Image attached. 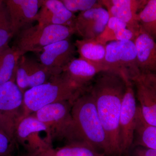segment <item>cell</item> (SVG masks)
I'll list each match as a JSON object with an SVG mask.
<instances>
[{
    "label": "cell",
    "instance_id": "obj_29",
    "mask_svg": "<svg viewBox=\"0 0 156 156\" xmlns=\"http://www.w3.org/2000/svg\"><path fill=\"white\" fill-rule=\"evenodd\" d=\"M9 156H29L28 155H24V156H23V155H17V156H15L14 155V154H13Z\"/></svg>",
    "mask_w": 156,
    "mask_h": 156
},
{
    "label": "cell",
    "instance_id": "obj_27",
    "mask_svg": "<svg viewBox=\"0 0 156 156\" xmlns=\"http://www.w3.org/2000/svg\"><path fill=\"white\" fill-rule=\"evenodd\" d=\"M17 145L8 135L0 130V156H9L13 154Z\"/></svg>",
    "mask_w": 156,
    "mask_h": 156
},
{
    "label": "cell",
    "instance_id": "obj_6",
    "mask_svg": "<svg viewBox=\"0 0 156 156\" xmlns=\"http://www.w3.org/2000/svg\"><path fill=\"white\" fill-rule=\"evenodd\" d=\"M14 140L16 144L23 147L29 156L53 147L50 130L32 115L20 117L15 126Z\"/></svg>",
    "mask_w": 156,
    "mask_h": 156
},
{
    "label": "cell",
    "instance_id": "obj_20",
    "mask_svg": "<svg viewBox=\"0 0 156 156\" xmlns=\"http://www.w3.org/2000/svg\"><path fill=\"white\" fill-rule=\"evenodd\" d=\"M136 34L128 28L127 25L119 19L110 17L106 27L102 34L95 39L98 42L106 45L115 41H134Z\"/></svg>",
    "mask_w": 156,
    "mask_h": 156
},
{
    "label": "cell",
    "instance_id": "obj_24",
    "mask_svg": "<svg viewBox=\"0 0 156 156\" xmlns=\"http://www.w3.org/2000/svg\"><path fill=\"white\" fill-rule=\"evenodd\" d=\"M138 18L140 29L156 40V0L147 1Z\"/></svg>",
    "mask_w": 156,
    "mask_h": 156
},
{
    "label": "cell",
    "instance_id": "obj_12",
    "mask_svg": "<svg viewBox=\"0 0 156 156\" xmlns=\"http://www.w3.org/2000/svg\"><path fill=\"white\" fill-rule=\"evenodd\" d=\"M76 49L70 40L58 41L44 48L38 53L39 62L48 68L54 76L60 74L63 69L75 58Z\"/></svg>",
    "mask_w": 156,
    "mask_h": 156
},
{
    "label": "cell",
    "instance_id": "obj_11",
    "mask_svg": "<svg viewBox=\"0 0 156 156\" xmlns=\"http://www.w3.org/2000/svg\"><path fill=\"white\" fill-rule=\"evenodd\" d=\"M53 76L39 61L23 55L18 61L15 83L23 94L28 89L47 83Z\"/></svg>",
    "mask_w": 156,
    "mask_h": 156
},
{
    "label": "cell",
    "instance_id": "obj_3",
    "mask_svg": "<svg viewBox=\"0 0 156 156\" xmlns=\"http://www.w3.org/2000/svg\"><path fill=\"white\" fill-rule=\"evenodd\" d=\"M87 90L76 87L62 73L53 76L47 83L24 92L21 117L29 115L51 104L62 101L73 102Z\"/></svg>",
    "mask_w": 156,
    "mask_h": 156
},
{
    "label": "cell",
    "instance_id": "obj_28",
    "mask_svg": "<svg viewBox=\"0 0 156 156\" xmlns=\"http://www.w3.org/2000/svg\"><path fill=\"white\" fill-rule=\"evenodd\" d=\"M132 148L126 156H156V151L154 150L141 146Z\"/></svg>",
    "mask_w": 156,
    "mask_h": 156
},
{
    "label": "cell",
    "instance_id": "obj_17",
    "mask_svg": "<svg viewBox=\"0 0 156 156\" xmlns=\"http://www.w3.org/2000/svg\"><path fill=\"white\" fill-rule=\"evenodd\" d=\"M104 71L106 70L104 68L79 57L73 59L63 69L62 73L76 87L86 90L90 82Z\"/></svg>",
    "mask_w": 156,
    "mask_h": 156
},
{
    "label": "cell",
    "instance_id": "obj_10",
    "mask_svg": "<svg viewBox=\"0 0 156 156\" xmlns=\"http://www.w3.org/2000/svg\"><path fill=\"white\" fill-rule=\"evenodd\" d=\"M131 80L136 88L143 118L148 124L156 127V74L140 73Z\"/></svg>",
    "mask_w": 156,
    "mask_h": 156
},
{
    "label": "cell",
    "instance_id": "obj_21",
    "mask_svg": "<svg viewBox=\"0 0 156 156\" xmlns=\"http://www.w3.org/2000/svg\"><path fill=\"white\" fill-rule=\"evenodd\" d=\"M34 156H107L86 143L76 142L66 144L61 147L50 148Z\"/></svg>",
    "mask_w": 156,
    "mask_h": 156
},
{
    "label": "cell",
    "instance_id": "obj_4",
    "mask_svg": "<svg viewBox=\"0 0 156 156\" xmlns=\"http://www.w3.org/2000/svg\"><path fill=\"white\" fill-rule=\"evenodd\" d=\"M73 102L62 101L51 104L31 114L47 126L53 142L56 140L64 141L68 144L83 142L72 114Z\"/></svg>",
    "mask_w": 156,
    "mask_h": 156
},
{
    "label": "cell",
    "instance_id": "obj_1",
    "mask_svg": "<svg viewBox=\"0 0 156 156\" xmlns=\"http://www.w3.org/2000/svg\"><path fill=\"white\" fill-rule=\"evenodd\" d=\"M89 88L107 136L112 156H122L119 136V119L126 81L121 75L104 71L95 78Z\"/></svg>",
    "mask_w": 156,
    "mask_h": 156
},
{
    "label": "cell",
    "instance_id": "obj_9",
    "mask_svg": "<svg viewBox=\"0 0 156 156\" xmlns=\"http://www.w3.org/2000/svg\"><path fill=\"white\" fill-rule=\"evenodd\" d=\"M126 84L119 119L120 145L122 156H126L133 147L138 107L132 81H126Z\"/></svg>",
    "mask_w": 156,
    "mask_h": 156
},
{
    "label": "cell",
    "instance_id": "obj_8",
    "mask_svg": "<svg viewBox=\"0 0 156 156\" xmlns=\"http://www.w3.org/2000/svg\"><path fill=\"white\" fill-rule=\"evenodd\" d=\"M23 99V93L14 81L0 85V130L14 142V129L22 116Z\"/></svg>",
    "mask_w": 156,
    "mask_h": 156
},
{
    "label": "cell",
    "instance_id": "obj_25",
    "mask_svg": "<svg viewBox=\"0 0 156 156\" xmlns=\"http://www.w3.org/2000/svg\"><path fill=\"white\" fill-rule=\"evenodd\" d=\"M14 37L5 4L0 0V52L9 46V42Z\"/></svg>",
    "mask_w": 156,
    "mask_h": 156
},
{
    "label": "cell",
    "instance_id": "obj_26",
    "mask_svg": "<svg viewBox=\"0 0 156 156\" xmlns=\"http://www.w3.org/2000/svg\"><path fill=\"white\" fill-rule=\"evenodd\" d=\"M66 8L74 14L84 12L90 9L103 7L100 1L96 0H61Z\"/></svg>",
    "mask_w": 156,
    "mask_h": 156
},
{
    "label": "cell",
    "instance_id": "obj_18",
    "mask_svg": "<svg viewBox=\"0 0 156 156\" xmlns=\"http://www.w3.org/2000/svg\"><path fill=\"white\" fill-rule=\"evenodd\" d=\"M136 49L137 66L140 73L156 74V42L140 29L134 41Z\"/></svg>",
    "mask_w": 156,
    "mask_h": 156
},
{
    "label": "cell",
    "instance_id": "obj_14",
    "mask_svg": "<svg viewBox=\"0 0 156 156\" xmlns=\"http://www.w3.org/2000/svg\"><path fill=\"white\" fill-rule=\"evenodd\" d=\"M110 16L103 7L80 12L76 17L75 29L82 39H95L106 27Z\"/></svg>",
    "mask_w": 156,
    "mask_h": 156
},
{
    "label": "cell",
    "instance_id": "obj_7",
    "mask_svg": "<svg viewBox=\"0 0 156 156\" xmlns=\"http://www.w3.org/2000/svg\"><path fill=\"white\" fill-rule=\"evenodd\" d=\"M105 66L107 70L119 74L125 80H131L140 74L134 41H115L108 43Z\"/></svg>",
    "mask_w": 156,
    "mask_h": 156
},
{
    "label": "cell",
    "instance_id": "obj_13",
    "mask_svg": "<svg viewBox=\"0 0 156 156\" xmlns=\"http://www.w3.org/2000/svg\"><path fill=\"white\" fill-rule=\"evenodd\" d=\"M14 37L36 21L43 0H5Z\"/></svg>",
    "mask_w": 156,
    "mask_h": 156
},
{
    "label": "cell",
    "instance_id": "obj_19",
    "mask_svg": "<svg viewBox=\"0 0 156 156\" xmlns=\"http://www.w3.org/2000/svg\"><path fill=\"white\" fill-rule=\"evenodd\" d=\"M75 45L80 58L101 66L107 71L105 66L106 45L101 44L96 39H82L77 40Z\"/></svg>",
    "mask_w": 156,
    "mask_h": 156
},
{
    "label": "cell",
    "instance_id": "obj_15",
    "mask_svg": "<svg viewBox=\"0 0 156 156\" xmlns=\"http://www.w3.org/2000/svg\"><path fill=\"white\" fill-rule=\"evenodd\" d=\"M147 2V1L144 0L100 1L102 6L106 8L110 17L122 20L136 35L140 29L138 18L139 11L143 9Z\"/></svg>",
    "mask_w": 156,
    "mask_h": 156
},
{
    "label": "cell",
    "instance_id": "obj_16",
    "mask_svg": "<svg viewBox=\"0 0 156 156\" xmlns=\"http://www.w3.org/2000/svg\"><path fill=\"white\" fill-rule=\"evenodd\" d=\"M76 17L61 0H43L37 21L41 25L65 26L75 28Z\"/></svg>",
    "mask_w": 156,
    "mask_h": 156
},
{
    "label": "cell",
    "instance_id": "obj_2",
    "mask_svg": "<svg viewBox=\"0 0 156 156\" xmlns=\"http://www.w3.org/2000/svg\"><path fill=\"white\" fill-rule=\"evenodd\" d=\"M72 114L82 141L112 156L106 132L89 88L73 102Z\"/></svg>",
    "mask_w": 156,
    "mask_h": 156
},
{
    "label": "cell",
    "instance_id": "obj_5",
    "mask_svg": "<svg viewBox=\"0 0 156 156\" xmlns=\"http://www.w3.org/2000/svg\"><path fill=\"white\" fill-rule=\"evenodd\" d=\"M76 33L75 28L65 26H31L20 31L12 48L20 56L28 52L38 53L45 47L70 37Z\"/></svg>",
    "mask_w": 156,
    "mask_h": 156
},
{
    "label": "cell",
    "instance_id": "obj_23",
    "mask_svg": "<svg viewBox=\"0 0 156 156\" xmlns=\"http://www.w3.org/2000/svg\"><path fill=\"white\" fill-rule=\"evenodd\" d=\"M20 54L10 46L0 52V85L9 81L15 82Z\"/></svg>",
    "mask_w": 156,
    "mask_h": 156
},
{
    "label": "cell",
    "instance_id": "obj_22",
    "mask_svg": "<svg viewBox=\"0 0 156 156\" xmlns=\"http://www.w3.org/2000/svg\"><path fill=\"white\" fill-rule=\"evenodd\" d=\"M141 146L156 151V127L144 121L139 106L137 107L136 128L133 147Z\"/></svg>",
    "mask_w": 156,
    "mask_h": 156
}]
</instances>
